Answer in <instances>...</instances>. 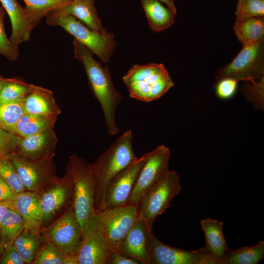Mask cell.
I'll use <instances>...</instances> for the list:
<instances>
[{"label": "cell", "mask_w": 264, "mask_h": 264, "mask_svg": "<svg viewBox=\"0 0 264 264\" xmlns=\"http://www.w3.org/2000/svg\"><path fill=\"white\" fill-rule=\"evenodd\" d=\"M73 44L75 58L83 64L89 85L101 106L108 132L110 135H115L119 131L115 116L122 95L113 85L109 68L96 61L93 53L75 39Z\"/></svg>", "instance_id": "obj_1"}, {"label": "cell", "mask_w": 264, "mask_h": 264, "mask_svg": "<svg viewBox=\"0 0 264 264\" xmlns=\"http://www.w3.org/2000/svg\"><path fill=\"white\" fill-rule=\"evenodd\" d=\"M137 158L133 149L131 130L118 137L99 155L93 163L95 185L94 208L96 214L104 209L106 192L111 180Z\"/></svg>", "instance_id": "obj_2"}, {"label": "cell", "mask_w": 264, "mask_h": 264, "mask_svg": "<svg viewBox=\"0 0 264 264\" xmlns=\"http://www.w3.org/2000/svg\"><path fill=\"white\" fill-rule=\"evenodd\" d=\"M65 174L72 184V204L82 231L98 218L94 208L95 185L93 163L88 162L76 154L71 155L66 166Z\"/></svg>", "instance_id": "obj_3"}, {"label": "cell", "mask_w": 264, "mask_h": 264, "mask_svg": "<svg viewBox=\"0 0 264 264\" xmlns=\"http://www.w3.org/2000/svg\"><path fill=\"white\" fill-rule=\"evenodd\" d=\"M130 96L144 102L163 96L174 83L162 64H136L122 78Z\"/></svg>", "instance_id": "obj_4"}, {"label": "cell", "mask_w": 264, "mask_h": 264, "mask_svg": "<svg viewBox=\"0 0 264 264\" xmlns=\"http://www.w3.org/2000/svg\"><path fill=\"white\" fill-rule=\"evenodd\" d=\"M45 17L48 25L62 27L103 63L110 62L116 46L113 33L108 32L106 29L101 32L92 30L60 8L51 11Z\"/></svg>", "instance_id": "obj_5"}, {"label": "cell", "mask_w": 264, "mask_h": 264, "mask_svg": "<svg viewBox=\"0 0 264 264\" xmlns=\"http://www.w3.org/2000/svg\"><path fill=\"white\" fill-rule=\"evenodd\" d=\"M182 189L179 174L169 170L145 194L138 204V218L144 220L150 230L156 219L169 207Z\"/></svg>", "instance_id": "obj_6"}, {"label": "cell", "mask_w": 264, "mask_h": 264, "mask_svg": "<svg viewBox=\"0 0 264 264\" xmlns=\"http://www.w3.org/2000/svg\"><path fill=\"white\" fill-rule=\"evenodd\" d=\"M264 39L242 45L237 56L217 73V81L231 78L257 84L264 79Z\"/></svg>", "instance_id": "obj_7"}, {"label": "cell", "mask_w": 264, "mask_h": 264, "mask_svg": "<svg viewBox=\"0 0 264 264\" xmlns=\"http://www.w3.org/2000/svg\"><path fill=\"white\" fill-rule=\"evenodd\" d=\"M41 234L66 256L76 255L82 240L81 225L72 203Z\"/></svg>", "instance_id": "obj_8"}, {"label": "cell", "mask_w": 264, "mask_h": 264, "mask_svg": "<svg viewBox=\"0 0 264 264\" xmlns=\"http://www.w3.org/2000/svg\"><path fill=\"white\" fill-rule=\"evenodd\" d=\"M147 158L137 177L128 204H138L145 194L169 172L170 149L164 145L147 153Z\"/></svg>", "instance_id": "obj_9"}, {"label": "cell", "mask_w": 264, "mask_h": 264, "mask_svg": "<svg viewBox=\"0 0 264 264\" xmlns=\"http://www.w3.org/2000/svg\"><path fill=\"white\" fill-rule=\"evenodd\" d=\"M148 252L149 264H217L205 246L191 251L173 247L161 242L153 230L149 234Z\"/></svg>", "instance_id": "obj_10"}, {"label": "cell", "mask_w": 264, "mask_h": 264, "mask_svg": "<svg viewBox=\"0 0 264 264\" xmlns=\"http://www.w3.org/2000/svg\"><path fill=\"white\" fill-rule=\"evenodd\" d=\"M8 158L20 176L26 191L39 192L57 177L54 157L33 160L15 153Z\"/></svg>", "instance_id": "obj_11"}, {"label": "cell", "mask_w": 264, "mask_h": 264, "mask_svg": "<svg viewBox=\"0 0 264 264\" xmlns=\"http://www.w3.org/2000/svg\"><path fill=\"white\" fill-rule=\"evenodd\" d=\"M97 214L112 250L119 251L124 239L138 219V204L105 208Z\"/></svg>", "instance_id": "obj_12"}, {"label": "cell", "mask_w": 264, "mask_h": 264, "mask_svg": "<svg viewBox=\"0 0 264 264\" xmlns=\"http://www.w3.org/2000/svg\"><path fill=\"white\" fill-rule=\"evenodd\" d=\"M37 193L43 213L44 227L56 220L73 201L72 184L66 174L62 177L57 176Z\"/></svg>", "instance_id": "obj_13"}, {"label": "cell", "mask_w": 264, "mask_h": 264, "mask_svg": "<svg viewBox=\"0 0 264 264\" xmlns=\"http://www.w3.org/2000/svg\"><path fill=\"white\" fill-rule=\"evenodd\" d=\"M111 251L98 216L96 221L82 231V240L76 254L77 264H108Z\"/></svg>", "instance_id": "obj_14"}, {"label": "cell", "mask_w": 264, "mask_h": 264, "mask_svg": "<svg viewBox=\"0 0 264 264\" xmlns=\"http://www.w3.org/2000/svg\"><path fill=\"white\" fill-rule=\"evenodd\" d=\"M145 154L116 175L109 183L106 192L104 209L128 204L137 177L147 158Z\"/></svg>", "instance_id": "obj_15"}, {"label": "cell", "mask_w": 264, "mask_h": 264, "mask_svg": "<svg viewBox=\"0 0 264 264\" xmlns=\"http://www.w3.org/2000/svg\"><path fill=\"white\" fill-rule=\"evenodd\" d=\"M58 141L53 128L26 137L19 136L16 153L33 160L54 157Z\"/></svg>", "instance_id": "obj_16"}, {"label": "cell", "mask_w": 264, "mask_h": 264, "mask_svg": "<svg viewBox=\"0 0 264 264\" xmlns=\"http://www.w3.org/2000/svg\"><path fill=\"white\" fill-rule=\"evenodd\" d=\"M12 206L21 216L25 230L41 233L44 227V217L37 192L25 191L17 195L12 201Z\"/></svg>", "instance_id": "obj_17"}, {"label": "cell", "mask_w": 264, "mask_h": 264, "mask_svg": "<svg viewBox=\"0 0 264 264\" xmlns=\"http://www.w3.org/2000/svg\"><path fill=\"white\" fill-rule=\"evenodd\" d=\"M0 2L11 22L12 34L10 40L15 46L19 47L21 44L29 40L31 30L37 24L17 0H0Z\"/></svg>", "instance_id": "obj_18"}, {"label": "cell", "mask_w": 264, "mask_h": 264, "mask_svg": "<svg viewBox=\"0 0 264 264\" xmlns=\"http://www.w3.org/2000/svg\"><path fill=\"white\" fill-rule=\"evenodd\" d=\"M151 231L144 220L138 218L124 239L119 251L140 264H149L148 238Z\"/></svg>", "instance_id": "obj_19"}, {"label": "cell", "mask_w": 264, "mask_h": 264, "mask_svg": "<svg viewBox=\"0 0 264 264\" xmlns=\"http://www.w3.org/2000/svg\"><path fill=\"white\" fill-rule=\"evenodd\" d=\"M23 107L28 114L58 116L61 113L51 90L32 84L23 100Z\"/></svg>", "instance_id": "obj_20"}, {"label": "cell", "mask_w": 264, "mask_h": 264, "mask_svg": "<svg viewBox=\"0 0 264 264\" xmlns=\"http://www.w3.org/2000/svg\"><path fill=\"white\" fill-rule=\"evenodd\" d=\"M205 237V247L220 264L221 259L230 250L223 233V222L206 218L200 220Z\"/></svg>", "instance_id": "obj_21"}, {"label": "cell", "mask_w": 264, "mask_h": 264, "mask_svg": "<svg viewBox=\"0 0 264 264\" xmlns=\"http://www.w3.org/2000/svg\"><path fill=\"white\" fill-rule=\"evenodd\" d=\"M60 9L78 19L92 30L101 32L105 29L101 24L93 0H72Z\"/></svg>", "instance_id": "obj_22"}, {"label": "cell", "mask_w": 264, "mask_h": 264, "mask_svg": "<svg viewBox=\"0 0 264 264\" xmlns=\"http://www.w3.org/2000/svg\"><path fill=\"white\" fill-rule=\"evenodd\" d=\"M148 23L155 31L164 30L173 24L176 13L158 0H140Z\"/></svg>", "instance_id": "obj_23"}, {"label": "cell", "mask_w": 264, "mask_h": 264, "mask_svg": "<svg viewBox=\"0 0 264 264\" xmlns=\"http://www.w3.org/2000/svg\"><path fill=\"white\" fill-rule=\"evenodd\" d=\"M56 115H41L25 113L14 127L13 132L26 137L46 129L54 128L57 119Z\"/></svg>", "instance_id": "obj_24"}, {"label": "cell", "mask_w": 264, "mask_h": 264, "mask_svg": "<svg viewBox=\"0 0 264 264\" xmlns=\"http://www.w3.org/2000/svg\"><path fill=\"white\" fill-rule=\"evenodd\" d=\"M264 257V241L260 240L252 246H243L230 250L221 259L220 264H257Z\"/></svg>", "instance_id": "obj_25"}, {"label": "cell", "mask_w": 264, "mask_h": 264, "mask_svg": "<svg viewBox=\"0 0 264 264\" xmlns=\"http://www.w3.org/2000/svg\"><path fill=\"white\" fill-rule=\"evenodd\" d=\"M234 32L242 44L264 39V17L236 21Z\"/></svg>", "instance_id": "obj_26"}, {"label": "cell", "mask_w": 264, "mask_h": 264, "mask_svg": "<svg viewBox=\"0 0 264 264\" xmlns=\"http://www.w3.org/2000/svg\"><path fill=\"white\" fill-rule=\"evenodd\" d=\"M45 241V239L41 233L24 229L13 244L25 264H32L38 249Z\"/></svg>", "instance_id": "obj_27"}, {"label": "cell", "mask_w": 264, "mask_h": 264, "mask_svg": "<svg viewBox=\"0 0 264 264\" xmlns=\"http://www.w3.org/2000/svg\"><path fill=\"white\" fill-rule=\"evenodd\" d=\"M24 228L21 216L15 209L11 208L0 223V233L4 249L14 243Z\"/></svg>", "instance_id": "obj_28"}, {"label": "cell", "mask_w": 264, "mask_h": 264, "mask_svg": "<svg viewBox=\"0 0 264 264\" xmlns=\"http://www.w3.org/2000/svg\"><path fill=\"white\" fill-rule=\"evenodd\" d=\"M24 113L23 100L0 103V128L13 132Z\"/></svg>", "instance_id": "obj_29"}, {"label": "cell", "mask_w": 264, "mask_h": 264, "mask_svg": "<svg viewBox=\"0 0 264 264\" xmlns=\"http://www.w3.org/2000/svg\"><path fill=\"white\" fill-rule=\"evenodd\" d=\"M25 8L38 24L51 11L60 8L72 0H23Z\"/></svg>", "instance_id": "obj_30"}, {"label": "cell", "mask_w": 264, "mask_h": 264, "mask_svg": "<svg viewBox=\"0 0 264 264\" xmlns=\"http://www.w3.org/2000/svg\"><path fill=\"white\" fill-rule=\"evenodd\" d=\"M30 88L31 84L18 78H5L0 93V103L24 100Z\"/></svg>", "instance_id": "obj_31"}, {"label": "cell", "mask_w": 264, "mask_h": 264, "mask_svg": "<svg viewBox=\"0 0 264 264\" xmlns=\"http://www.w3.org/2000/svg\"><path fill=\"white\" fill-rule=\"evenodd\" d=\"M65 257L61 250L45 240L38 249L32 264H64Z\"/></svg>", "instance_id": "obj_32"}, {"label": "cell", "mask_w": 264, "mask_h": 264, "mask_svg": "<svg viewBox=\"0 0 264 264\" xmlns=\"http://www.w3.org/2000/svg\"><path fill=\"white\" fill-rule=\"evenodd\" d=\"M0 175L17 195L26 191L20 176L8 158L0 159Z\"/></svg>", "instance_id": "obj_33"}, {"label": "cell", "mask_w": 264, "mask_h": 264, "mask_svg": "<svg viewBox=\"0 0 264 264\" xmlns=\"http://www.w3.org/2000/svg\"><path fill=\"white\" fill-rule=\"evenodd\" d=\"M235 14L236 21L264 17V0H238Z\"/></svg>", "instance_id": "obj_34"}, {"label": "cell", "mask_w": 264, "mask_h": 264, "mask_svg": "<svg viewBox=\"0 0 264 264\" xmlns=\"http://www.w3.org/2000/svg\"><path fill=\"white\" fill-rule=\"evenodd\" d=\"M4 11L0 5V54L8 60L15 61L18 58V47L15 46L6 34L4 25Z\"/></svg>", "instance_id": "obj_35"}, {"label": "cell", "mask_w": 264, "mask_h": 264, "mask_svg": "<svg viewBox=\"0 0 264 264\" xmlns=\"http://www.w3.org/2000/svg\"><path fill=\"white\" fill-rule=\"evenodd\" d=\"M19 136L0 128V159L16 153Z\"/></svg>", "instance_id": "obj_36"}, {"label": "cell", "mask_w": 264, "mask_h": 264, "mask_svg": "<svg viewBox=\"0 0 264 264\" xmlns=\"http://www.w3.org/2000/svg\"><path fill=\"white\" fill-rule=\"evenodd\" d=\"M238 81L231 78H224L217 81L216 92L221 99H228L234 95L237 87Z\"/></svg>", "instance_id": "obj_37"}, {"label": "cell", "mask_w": 264, "mask_h": 264, "mask_svg": "<svg viewBox=\"0 0 264 264\" xmlns=\"http://www.w3.org/2000/svg\"><path fill=\"white\" fill-rule=\"evenodd\" d=\"M0 264H25L14 244L5 248L0 259Z\"/></svg>", "instance_id": "obj_38"}, {"label": "cell", "mask_w": 264, "mask_h": 264, "mask_svg": "<svg viewBox=\"0 0 264 264\" xmlns=\"http://www.w3.org/2000/svg\"><path fill=\"white\" fill-rule=\"evenodd\" d=\"M108 264H140L136 260L122 252L112 250Z\"/></svg>", "instance_id": "obj_39"}, {"label": "cell", "mask_w": 264, "mask_h": 264, "mask_svg": "<svg viewBox=\"0 0 264 264\" xmlns=\"http://www.w3.org/2000/svg\"><path fill=\"white\" fill-rule=\"evenodd\" d=\"M16 196L0 175V202L13 201Z\"/></svg>", "instance_id": "obj_40"}, {"label": "cell", "mask_w": 264, "mask_h": 264, "mask_svg": "<svg viewBox=\"0 0 264 264\" xmlns=\"http://www.w3.org/2000/svg\"><path fill=\"white\" fill-rule=\"evenodd\" d=\"M12 201L0 202V223L8 210L12 207Z\"/></svg>", "instance_id": "obj_41"}, {"label": "cell", "mask_w": 264, "mask_h": 264, "mask_svg": "<svg viewBox=\"0 0 264 264\" xmlns=\"http://www.w3.org/2000/svg\"><path fill=\"white\" fill-rule=\"evenodd\" d=\"M163 3H164L166 6L170 8L172 11L176 14V8L174 2L173 0H158Z\"/></svg>", "instance_id": "obj_42"}, {"label": "cell", "mask_w": 264, "mask_h": 264, "mask_svg": "<svg viewBox=\"0 0 264 264\" xmlns=\"http://www.w3.org/2000/svg\"><path fill=\"white\" fill-rule=\"evenodd\" d=\"M4 248L2 245V240H1V235L0 233V259L2 256V255L4 252Z\"/></svg>", "instance_id": "obj_43"}, {"label": "cell", "mask_w": 264, "mask_h": 264, "mask_svg": "<svg viewBox=\"0 0 264 264\" xmlns=\"http://www.w3.org/2000/svg\"><path fill=\"white\" fill-rule=\"evenodd\" d=\"M5 78H3L0 75V93L3 86Z\"/></svg>", "instance_id": "obj_44"}]
</instances>
